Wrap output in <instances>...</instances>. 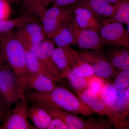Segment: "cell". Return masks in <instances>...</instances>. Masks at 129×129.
<instances>
[{
  "label": "cell",
  "mask_w": 129,
  "mask_h": 129,
  "mask_svg": "<svg viewBox=\"0 0 129 129\" xmlns=\"http://www.w3.org/2000/svg\"><path fill=\"white\" fill-rule=\"evenodd\" d=\"M73 16L81 28L90 29L99 34L102 27L101 18L87 8L75 5Z\"/></svg>",
  "instance_id": "5bb4252c"
},
{
  "label": "cell",
  "mask_w": 129,
  "mask_h": 129,
  "mask_svg": "<svg viewBox=\"0 0 129 129\" xmlns=\"http://www.w3.org/2000/svg\"><path fill=\"white\" fill-rule=\"evenodd\" d=\"M80 57V53L70 46L57 47L53 50L52 58L60 72V78H66L72 67Z\"/></svg>",
  "instance_id": "7c38bea8"
},
{
  "label": "cell",
  "mask_w": 129,
  "mask_h": 129,
  "mask_svg": "<svg viewBox=\"0 0 129 129\" xmlns=\"http://www.w3.org/2000/svg\"><path fill=\"white\" fill-rule=\"evenodd\" d=\"M80 53L81 56L91 66L96 76L108 79L116 73L114 68L103 52L85 51Z\"/></svg>",
  "instance_id": "8fae6325"
},
{
  "label": "cell",
  "mask_w": 129,
  "mask_h": 129,
  "mask_svg": "<svg viewBox=\"0 0 129 129\" xmlns=\"http://www.w3.org/2000/svg\"><path fill=\"white\" fill-rule=\"evenodd\" d=\"M38 104L48 112L52 118H57L62 120L68 125L69 129H103L108 128L106 125L101 122L85 120L62 109Z\"/></svg>",
  "instance_id": "ba28073f"
},
{
  "label": "cell",
  "mask_w": 129,
  "mask_h": 129,
  "mask_svg": "<svg viewBox=\"0 0 129 129\" xmlns=\"http://www.w3.org/2000/svg\"><path fill=\"white\" fill-rule=\"evenodd\" d=\"M111 22L122 24L129 23V1H123L117 7L115 14L112 18L107 19Z\"/></svg>",
  "instance_id": "cb8c5ba5"
},
{
  "label": "cell",
  "mask_w": 129,
  "mask_h": 129,
  "mask_svg": "<svg viewBox=\"0 0 129 129\" xmlns=\"http://www.w3.org/2000/svg\"><path fill=\"white\" fill-rule=\"evenodd\" d=\"M104 1L115 5L116 7H117L123 1H124L123 0H104Z\"/></svg>",
  "instance_id": "d6a6232c"
},
{
  "label": "cell",
  "mask_w": 129,
  "mask_h": 129,
  "mask_svg": "<svg viewBox=\"0 0 129 129\" xmlns=\"http://www.w3.org/2000/svg\"><path fill=\"white\" fill-rule=\"evenodd\" d=\"M0 68V95L6 108L17 104L24 95L19 88L17 76L7 64Z\"/></svg>",
  "instance_id": "3957f363"
},
{
  "label": "cell",
  "mask_w": 129,
  "mask_h": 129,
  "mask_svg": "<svg viewBox=\"0 0 129 129\" xmlns=\"http://www.w3.org/2000/svg\"><path fill=\"white\" fill-rule=\"evenodd\" d=\"M25 96L29 102L53 108L89 116L93 112L79 98L69 90L62 86H56L51 91L42 92L26 91Z\"/></svg>",
  "instance_id": "6da1fadb"
},
{
  "label": "cell",
  "mask_w": 129,
  "mask_h": 129,
  "mask_svg": "<svg viewBox=\"0 0 129 129\" xmlns=\"http://www.w3.org/2000/svg\"><path fill=\"white\" fill-rule=\"evenodd\" d=\"M37 19L35 16L31 14H23L11 19L0 20V34L21 28L28 23Z\"/></svg>",
  "instance_id": "d6986e66"
},
{
  "label": "cell",
  "mask_w": 129,
  "mask_h": 129,
  "mask_svg": "<svg viewBox=\"0 0 129 129\" xmlns=\"http://www.w3.org/2000/svg\"><path fill=\"white\" fill-rule=\"evenodd\" d=\"M4 61L3 59L2 56L1 54V51H0V68L2 66L3 63L4 62Z\"/></svg>",
  "instance_id": "836d02e7"
},
{
  "label": "cell",
  "mask_w": 129,
  "mask_h": 129,
  "mask_svg": "<svg viewBox=\"0 0 129 129\" xmlns=\"http://www.w3.org/2000/svg\"><path fill=\"white\" fill-rule=\"evenodd\" d=\"M26 48L40 61L51 75L60 80V72L52 58V53L55 48L51 40L46 39L34 44L22 42Z\"/></svg>",
  "instance_id": "52a82bcc"
},
{
  "label": "cell",
  "mask_w": 129,
  "mask_h": 129,
  "mask_svg": "<svg viewBox=\"0 0 129 129\" xmlns=\"http://www.w3.org/2000/svg\"><path fill=\"white\" fill-rule=\"evenodd\" d=\"M49 40L57 47L75 45V41L69 25V21L59 28Z\"/></svg>",
  "instance_id": "ffe728a7"
},
{
  "label": "cell",
  "mask_w": 129,
  "mask_h": 129,
  "mask_svg": "<svg viewBox=\"0 0 129 129\" xmlns=\"http://www.w3.org/2000/svg\"><path fill=\"white\" fill-rule=\"evenodd\" d=\"M79 98L85 103L93 112L101 115L107 114V109L99 96L88 88L75 91Z\"/></svg>",
  "instance_id": "2e32d148"
},
{
  "label": "cell",
  "mask_w": 129,
  "mask_h": 129,
  "mask_svg": "<svg viewBox=\"0 0 129 129\" xmlns=\"http://www.w3.org/2000/svg\"><path fill=\"white\" fill-rule=\"evenodd\" d=\"M0 51L4 62L12 70L17 80L28 72L26 47L13 30L0 34Z\"/></svg>",
  "instance_id": "7a4b0ae2"
},
{
  "label": "cell",
  "mask_w": 129,
  "mask_h": 129,
  "mask_svg": "<svg viewBox=\"0 0 129 129\" xmlns=\"http://www.w3.org/2000/svg\"><path fill=\"white\" fill-rule=\"evenodd\" d=\"M80 0H54L52 6L65 7L75 5Z\"/></svg>",
  "instance_id": "4dcf8cb0"
},
{
  "label": "cell",
  "mask_w": 129,
  "mask_h": 129,
  "mask_svg": "<svg viewBox=\"0 0 129 129\" xmlns=\"http://www.w3.org/2000/svg\"><path fill=\"white\" fill-rule=\"evenodd\" d=\"M106 83L104 79L94 75L89 78L88 88L98 95Z\"/></svg>",
  "instance_id": "4316f807"
},
{
  "label": "cell",
  "mask_w": 129,
  "mask_h": 129,
  "mask_svg": "<svg viewBox=\"0 0 129 129\" xmlns=\"http://www.w3.org/2000/svg\"><path fill=\"white\" fill-rule=\"evenodd\" d=\"M54 0H42L39 4L30 11L29 14L39 17L41 20L45 12L47 9L48 6L54 1Z\"/></svg>",
  "instance_id": "83f0119b"
},
{
  "label": "cell",
  "mask_w": 129,
  "mask_h": 129,
  "mask_svg": "<svg viewBox=\"0 0 129 129\" xmlns=\"http://www.w3.org/2000/svg\"><path fill=\"white\" fill-rule=\"evenodd\" d=\"M9 3L6 0L0 1V20L7 19L8 13Z\"/></svg>",
  "instance_id": "1f68e13d"
},
{
  "label": "cell",
  "mask_w": 129,
  "mask_h": 129,
  "mask_svg": "<svg viewBox=\"0 0 129 129\" xmlns=\"http://www.w3.org/2000/svg\"><path fill=\"white\" fill-rule=\"evenodd\" d=\"M118 90L114 85L106 83L98 96L104 103L108 110L112 108L117 97Z\"/></svg>",
  "instance_id": "7402d4cb"
},
{
  "label": "cell",
  "mask_w": 129,
  "mask_h": 129,
  "mask_svg": "<svg viewBox=\"0 0 129 129\" xmlns=\"http://www.w3.org/2000/svg\"><path fill=\"white\" fill-rule=\"evenodd\" d=\"M99 34L104 45L128 49L129 33L122 24L107 19L103 20Z\"/></svg>",
  "instance_id": "5b68a950"
},
{
  "label": "cell",
  "mask_w": 129,
  "mask_h": 129,
  "mask_svg": "<svg viewBox=\"0 0 129 129\" xmlns=\"http://www.w3.org/2000/svg\"><path fill=\"white\" fill-rule=\"evenodd\" d=\"M42 0H16V3L21 2L24 11L23 14H29Z\"/></svg>",
  "instance_id": "f1b7e54d"
},
{
  "label": "cell",
  "mask_w": 129,
  "mask_h": 129,
  "mask_svg": "<svg viewBox=\"0 0 129 129\" xmlns=\"http://www.w3.org/2000/svg\"><path fill=\"white\" fill-rule=\"evenodd\" d=\"M75 5L65 7L52 6L47 9L41 20L47 38L50 39L61 26L73 17Z\"/></svg>",
  "instance_id": "277c9868"
},
{
  "label": "cell",
  "mask_w": 129,
  "mask_h": 129,
  "mask_svg": "<svg viewBox=\"0 0 129 129\" xmlns=\"http://www.w3.org/2000/svg\"><path fill=\"white\" fill-rule=\"evenodd\" d=\"M66 78H68L70 85L75 90L79 91L88 88L89 78H83L76 76L72 69L69 72Z\"/></svg>",
  "instance_id": "d4e9b609"
},
{
  "label": "cell",
  "mask_w": 129,
  "mask_h": 129,
  "mask_svg": "<svg viewBox=\"0 0 129 129\" xmlns=\"http://www.w3.org/2000/svg\"><path fill=\"white\" fill-rule=\"evenodd\" d=\"M28 101L25 94L15 108L8 114L1 128L2 129H35L28 120Z\"/></svg>",
  "instance_id": "9c48e42d"
},
{
  "label": "cell",
  "mask_w": 129,
  "mask_h": 129,
  "mask_svg": "<svg viewBox=\"0 0 129 129\" xmlns=\"http://www.w3.org/2000/svg\"><path fill=\"white\" fill-rule=\"evenodd\" d=\"M76 5L87 8L101 18H112L117 9L115 5L104 0H80Z\"/></svg>",
  "instance_id": "9a60e30c"
},
{
  "label": "cell",
  "mask_w": 129,
  "mask_h": 129,
  "mask_svg": "<svg viewBox=\"0 0 129 129\" xmlns=\"http://www.w3.org/2000/svg\"><path fill=\"white\" fill-rule=\"evenodd\" d=\"M69 25L75 42V45L83 49L103 52L105 46L99 34L93 30L81 28L73 16L69 21Z\"/></svg>",
  "instance_id": "8992f818"
},
{
  "label": "cell",
  "mask_w": 129,
  "mask_h": 129,
  "mask_svg": "<svg viewBox=\"0 0 129 129\" xmlns=\"http://www.w3.org/2000/svg\"><path fill=\"white\" fill-rule=\"evenodd\" d=\"M128 50L120 47H112L104 53L114 68L121 70H129Z\"/></svg>",
  "instance_id": "ac0fdd59"
},
{
  "label": "cell",
  "mask_w": 129,
  "mask_h": 129,
  "mask_svg": "<svg viewBox=\"0 0 129 129\" xmlns=\"http://www.w3.org/2000/svg\"><path fill=\"white\" fill-rule=\"evenodd\" d=\"M47 129H69V128L62 120L58 118H53Z\"/></svg>",
  "instance_id": "f546056e"
},
{
  "label": "cell",
  "mask_w": 129,
  "mask_h": 129,
  "mask_svg": "<svg viewBox=\"0 0 129 129\" xmlns=\"http://www.w3.org/2000/svg\"><path fill=\"white\" fill-rule=\"evenodd\" d=\"M40 20L38 19L16 29V36L22 42L30 44L39 43L46 39V35Z\"/></svg>",
  "instance_id": "4fadbf2b"
},
{
  "label": "cell",
  "mask_w": 129,
  "mask_h": 129,
  "mask_svg": "<svg viewBox=\"0 0 129 129\" xmlns=\"http://www.w3.org/2000/svg\"><path fill=\"white\" fill-rule=\"evenodd\" d=\"M0 1H1V0H0ZM6 1H7L8 2V3H9V0H6Z\"/></svg>",
  "instance_id": "e575fe53"
},
{
  "label": "cell",
  "mask_w": 129,
  "mask_h": 129,
  "mask_svg": "<svg viewBox=\"0 0 129 129\" xmlns=\"http://www.w3.org/2000/svg\"><path fill=\"white\" fill-rule=\"evenodd\" d=\"M114 85L118 90L129 88V70H122L119 72L116 77Z\"/></svg>",
  "instance_id": "484cf974"
},
{
  "label": "cell",
  "mask_w": 129,
  "mask_h": 129,
  "mask_svg": "<svg viewBox=\"0 0 129 129\" xmlns=\"http://www.w3.org/2000/svg\"><path fill=\"white\" fill-rule=\"evenodd\" d=\"M26 55L27 68L28 72L45 75L55 82L59 81L51 75L40 61L27 48Z\"/></svg>",
  "instance_id": "44dd1931"
},
{
  "label": "cell",
  "mask_w": 129,
  "mask_h": 129,
  "mask_svg": "<svg viewBox=\"0 0 129 129\" xmlns=\"http://www.w3.org/2000/svg\"><path fill=\"white\" fill-rule=\"evenodd\" d=\"M55 82L45 75L29 72L24 74L17 80L19 88L23 93L28 90L50 92L56 86Z\"/></svg>",
  "instance_id": "30bf717a"
},
{
  "label": "cell",
  "mask_w": 129,
  "mask_h": 129,
  "mask_svg": "<svg viewBox=\"0 0 129 129\" xmlns=\"http://www.w3.org/2000/svg\"><path fill=\"white\" fill-rule=\"evenodd\" d=\"M72 70L75 75L81 78H89L95 75L91 66L81 56Z\"/></svg>",
  "instance_id": "603a6c76"
},
{
  "label": "cell",
  "mask_w": 129,
  "mask_h": 129,
  "mask_svg": "<svg viewBox=\"0 0 129 129\" xmlns=\"http://www.w3.org/2000/svg\"><path fill=\"white\" fill-rule=\"evenodd\" d=\"M28 107V117L36 129H47L52 117L46 110L35 103Z\"/></svg>",
  "instance_id": "e0dca14e"
}]
</instances>
